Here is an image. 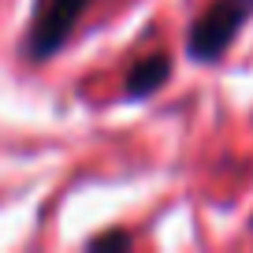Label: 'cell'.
<instances>
[{
	"instance_id": "6da1fadb",
	"label": "cell",
	"mask_w": 253,
	"mask_h": 253,
	"mask_svg": "<svg viewBox=\"0 0 253 253\" xmlns=\"http://www.w3.org/2000/svg\"><path fill=\"white\" fill-rule=\"evenodd\" d=\"M250 15H253V0H212L201 11V19L190 26V38H186L190 60L198 63L220 60L231 48V41L238 38V30L250 23Z\"/></svg>"
},
{
	"instance_id": "7a4b0ae2",
	"label": "cell",
	"mask_w": 253,
	"mask_h": 253,
	"mask_svg": "<svg viewBox=\"0 0 253 253\" xmlns=\"http://www.w3.org/2000/svg\"><path fill=\"white\" fill-rule=\"evenodd\" d=\"M89 4H93V0H38V4H34L30 30H26V56H30L34 63L52 60V56L67 45L75 26L82 23Z\"/></svg>"
},
{
	"instance_id": "3957f363",
	"label": "cell",
	"mask_w": 253,
	"mask_h": 253,
	"mask_svg": "<svg viewBox=\"0 0 253 253\" xmlns=\"http://www.w3.org/2000/svg\"><path fill=\"white\" fill-rule=\"evenodd\" d=\"M168 79H171V56L168 52H149L126 71L123 93L130 97V101H145V97H153Z\"/></svg>"
},
{
	"instance_id": "277c9868",
	"label": "cell",
	"mask_w": 253,
	"mask_h": 253,
	"mask_svg": "<svg viewBox=\"0 0 253 253\" xmlns=\"http://www.w3.org/2000/svg\"><path fill=\"white\" fill-rule=\"evenodd\" d=\"M89 246H93V250H126V246H130V235H123V231H119V235H101Z\"/></svg>"
}]
</instances>
